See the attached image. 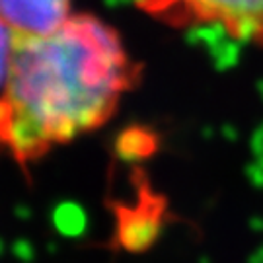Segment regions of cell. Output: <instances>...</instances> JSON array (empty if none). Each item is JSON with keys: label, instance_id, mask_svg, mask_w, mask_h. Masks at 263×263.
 <instances>
[{"label": "cell", "instance_id": "cell-1", "mask_svg": "<svg viewBox=\"0 0 263 263\" xmlns=\"http://www.w3.org/2000/svg\"><path fill=\"white\" fill-rule=\"evenodd\" d=\"M141 80L117 29L72 14L39 37H14L0 90V151L20 168L104 127Z\"/></svg>", "mask_w": 263, "mask_h": 263}, {"label": "cell", "instance_id": "cell-4", "mask_svg": "<svg viewBox=\"0 0 263 263\" xmlns=\"http://www.w3.org/2000/svg\"><path fill=\"white\" fill-rule=\"evenodd\" d=\"M164 205L158 197H152L146 189L137 207L117 209V236L127 250H142L156 240L162 226Z\"/></svg>", "mask_w": 263, "mask_h": 263}, {"label": "cell", "instance_id": "cell-2", "mask_svg": "<svg viewBox=\"0 0 263 263\" xmlns=\"http://www.w3.org/2000/svg\"><path fill=\"white\" fill-rule=\"evenodd\" d=\"M135 4L172 28H218L236 41L263 47V0H135Z\"/></svg>", "mask_w": 263, "mask_h": 263}, {"label": "cell", "instance_id": "cell-5", "mask_svg": "<svg viewBox=\"0 0 263 263\" xmlns=\"http://www.w3.org/2000/svg\"><path fill=\"white\" fill-rule=\"evenodd\" d=\"M12 49H14V37L8 29L0 24V90H2V86L6 82V76H8Z\"/></svg>", "mask_w": 263, "mask_h": 263}, {"label": "cell", "instance_id": "cell-3", "mask_svg": "<svg viewBox=\"0 0 263 263\" xmlns=\"http://www.w3.org/2000/svg\"><path fill=\"white\" fill-rule=\"evenodd\" d=\"M70 16V0H0V24L12 37L47 35Z\"/></svg>", "mask_w": 263, "mask_h": 263}]
</instances>
